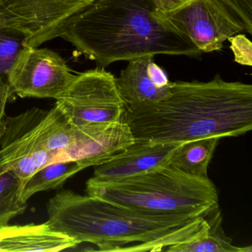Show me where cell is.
I'll use <instances>...</instances> for the list:
<instances>
[{"label": "cell", "instance_id": "obj_1", "mask_svg": "<svg viewBox=\"0 0 252 252\" xmlns=\"http://www.w3.org/2000/svg\"><path fill=\"white\" fill-rule=\"evenodd\" d=\"M122 121L135 141L168 144L240 136L252 129V86L219 75L206 82H173L166 99L126 105Z\"/></svg>", "mask_w": 252, "mask_h": 252}, {"label": "cell", "instance_id": "obj_2", "mask_svg": "<svg viewBox=\"0 0 252 252\" xmlns=\"http://www.w3.org/2000/svg\"><path fill=\"white\" fill-rule=\"evenodd\" d=\"M54 231L101 252H162L206 234L203 216L150 215L71 190H62L47 205Z\"/></svg>", "mask_w": 252, "mask_h": 252}, {"label": "cell", "instance_id": "obj_3", "mask_svg": "<svg viewBox=\"0 0 252 252\" xmlns=\"http://www.w3.org/2000/svg\"><path fill=\"white\" fill-rule=\"evenodd\" d=\"M61 37L103 67L146 56L203 54L161 17L153 0H95L70 20Z\"/></svg>", "mask_w": 252, "mask_h": 252}, {"label": "cell", "instance_id": "obj_4", "mask_svg": "<svg viewBox=\"0 0 252 252\" xmlns=\"http://www.w3.org/2000/svg\"><path fill=\"white\" fill-rule=\"evenodd\" d=\"M86 192L150 215L204 217L219 207L218 190L209 178L191 176L169 165L115 181L91 178Z\"/></svg>", "mask_w": 252, "mask_h": 252}, {"label": "cell", "instance_id": "obj_5", "mask_svg": "<svg viewBox=\"0 0 252 252\" xmlns=\"http://www.w3.org/2000/svg\"><path fill=\"white\" fill-rule=\"evenodd\" d=\"M5 122L0 140V172L11 171L21 190L36 171L56 161L74 138L73 126L56 105L51 110L33 107L5 117Z\"/></svg>", "mask_w": 252, "mask_h": 252}, {"label": "cell", "instance_id": "obj_6", "mask_svg": "<svg viewBox=\"0 0 252 252\" xmlns=\"http://www.w3.org/2000/svg\"><path fill=\"white\" fill-rule=\"evenodd\" d=\"M160 14L203 53L220 51L240 32L252 34V0H183Z\"/></svg>", "mask_w": 252, "mask_h": 252}, {"label": "cell", "instance_id": "obj_7", "mask_svg": "<svg viewBox=\"0 0 252 252\" xmlns=\"http://www.w3.org/2000/svg\"><path fill=\"white\" fill-rule=\"evenodd\" d=\"M55 105L73 126L121 122L126 108L116 77L104 68L76 75Z\"/></svg>", "mask_w": 252, "mask_h": 252}, {"label": "cell", "instance_id": "obj_8", "mask_svg": "<svg viewBox=\"0 0 252 252\" xmlns=\"http://www.w3.org/2000/svg\"><path fill=\"white\" fill-rule=\"evenodd\" d=\"M95 0H5L0 17L29 33L26 45L38 48L62 33L70 20Z\"/></svg>", "mask_w": 252, "mask_h": 252}, {"label": "cell", "instance_id": "obj_9", "mask_svg": "<svg viewBox=\"0 0 252 252\" xmlns=\"http://www.w3.org/2000/svg\"><path fill=\"white\" fill-rule=\"evenodd\" d=\"M75 77L57 53L47 48H28L11 72L9 85L13 93L21 98L57 99Z\"/></svg>", "mask_w": 252, "mask_h": 252}, {"label": "cell", "instance_id": "obj_10", "mask_svg": "<svg viewBox=\"0 0 252 252\" xmlns=\"http://www.w3.org/2000/svg\"><path fill=\"white\" fill-rule=\"evenodd\" d=\"M73 126V143L56 161L75 160L83 169L107 161L135 141L130 128L122 121Z\"/></svg>", "mask_w": 252, "mask_h": 252}, {"label": "cell", "instance_id": "obj_11", "mask_svg": "<svg viewBox=\"0 0 252 252\" xmlns=\"http://www.w3.org/2000/svg\"><path fill=\"white\" fill-rule=\"evenodd\" d=\"M181 143L135 141L110 160L94 166L93 178L109 181L168 166L174 150Z\"/></svg>", "mask_w": 252, "mask_h": 252}, {"label": "cell", "instance_id": "obj_12", "mask_svg": "<svg viewBox=\"0 0 252 252\" xmlns=\"http://www.w3.org/2000/svg\"><path fill=\"white\" fill-rule=\"evenodd\" d=\"M116 82L126 105L166 99L173 86L164 70L155 63L153 56L128 62Z\"/></svg>", "mask_w": 252, "mask_h": 252}, {"label": "cell", "instance_id": "obj_13", "mask_svg": "<svg viewBox=\"0 0 252 252\" xmlns=\"http://www.w3.org/2000/svg\"><path fill=\"white\" fill-rule=\"evenodd\" d=\"M79 244L76 239L54 231L47 222L0 226V252H60Z\"/></svg>", "mask_w": 252, "mask_h": 252}, {"label": "cell", "instance_id": "obj_14", "mask_svg": "<svg viewBox=\"0 0 252 252\" xmlns=\"http://www.w3.org/2000/svg\"><path fill=\"white\" fill-rule=\"evenodd\" d=\"M220 138L208 137L181 143L174 150L168 165L191 176L208 178V166Z\"/></svg>", "mask_w": 252, "mask_h": 252}, {"label": "cell", "instance_id": "obj_15", "mask_svg": "<svg viewBox=\"0 0 252 252\" xmlns=\"http://www.w3.org/2000/svg\"><path fill=\"white\" fill-rule=\"evenodd\" d=\"M205 219L209 229L201 237L182 244L173 245L165 249L169 252H247L252 248H240L233 245L232 240L224 232L222 216L220 208L209 212Z\"/></svg>", "mask_w": 252, "mask_h": 252}, {"label": "cell", "instance_id": "obj_16", "mask_svg": "<svg viewBox=\"0 0 252 252\" xmlns=\"http://www.w3.org/2000/svg\"><path fill=\"white\" fill-rule=\"evenodd\" d=\"M82 170L83 169L75 160L51 162L29 178L23 187L20 198L27 203L36 193L62 188L69 178Z\"/></svg>", "mask_w": 252, "mask_h": 252}, {"label": "cell", "instance_id": "obj_17", "mask_svg": "<svg viewBox=\"0 0 252 252\" xmlns=\"http://www.w3.org/2000/svg\"><path fill=\"white\" fill-rule=\"evenodd\" d=\"M29 35L0 17V87H10L9 79L20 56L29 47Z\"/></svg>", "mask_w": 252, "mask_h": 252}, {"label": "cell", "instance_id": "obj_18", "mask_svg": "<svg viewBox=\"0 0 252 252\" xmlns=\"http://www.w3.org/2000/svg\"><path fill=\"white\" fill-rule=\"evenodd\" d=\"M20 182L11 171L0 172V226L18 215H23L27 209V203L20 198Z\"/></svg>", "mask_w": 252, "mask_h": 252}, {"label": "cell", "instance_id": "obj_19", "mask_svg": "<svg viewBox=\"0 0 252 252\" xmlns=\"http://www.w3.org/2000/svg\"><path fill=\"white\" fill-rule=\"evenodd\" d=\"M234 54V61L242 65H252V44L245 35L239 34L228 38Z\"/></svg>", "mask_w": 252, "mask_h": 252}, {"label": "cell", "instance_id": "obj_20", "mask_svg": "<svg viewBox=\"0 0 252 252\" xmlns=\"http://www.w3.org/2000/svg\"><path fill=\"white\" fill-rule=\"evenodd\" d=\"M13 91L8 86L0 87V140L2 138L5 129V112L7 103L12 96Z\"/></svg>", "mask_w": 252, "mask_h": 252}, {"label": "cell", "instance_id": "obj_21", "mask_svg": "<svg viewBox=\"0 0 252 252\" xmlns=\"http://www.w3.org/2000/svg\"><path fill=\"white\" fill-rule=\"evenodd\" d=\"M158 9L162 12H166L179 5L183 0H153Z\"/></svg>", "mask_w": 252, "mask_h": 252}, {"label": "cell", "instance_id": "obj_22", "mask_svg": "<svg viewBox=\"0 0 252 252\" xmlns=\"http://www.w3.org/2000/svg\"><path fill=\"white\" fill-rule=\"evenodd\" d=\"M5 0H0V6L2 5V4L4 3V2H5Z\"/></svg>", "mask_w": 252, "mask_h": 252}]
</instances>
